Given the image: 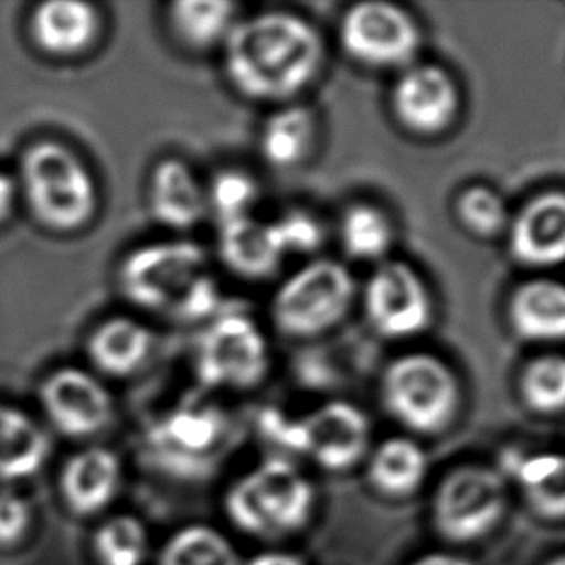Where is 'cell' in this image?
<instances>
[{
  "label": "cell",
  "instance_id": "6da1fadb",
  "mask_svg": "<svg viewBox=\"0 0 565 565\" xmlns=\"http://www.w3.org/2000/svg\"><path fill=\"white\" fill-rule=\"evenodd\" d=\"M324 62L321 31L288 10L239 18L222 45V68L232 89L276 107L296 103L319 79Z\"/></svg>",
  "mask_w": 565,
  "mask_h": 565
},
{
  "label": "cell",
  "instance_id": "7a4b0ae2",
  "mask_svg": "<svg viewBox=\"0 0 565 565\" xmlns=\"http://www.w3.org/2000/svg\"><path fill=\"white\" fill-rule=\"evenodd\" d=\"M131 303L172 321H211L221 309V288L201 245L170 239L141 245L120 270Z\"/></svg>",
  "mask_w": 565,
  "mask_h": 565
},
{
  "label": "cell",
  "instance_id": "3957f363",
  "mask_svg": "<svg viewBox=\"0 0 565 565\" xmlns=\"http://www.w3.org/2000/svg\"><path fill=\"white\" fill-rule=\"evenodd\" d=\"M461 394L456 371L436 353H404L382 373L386 412L419 435H440L450 427L458 417Z\"/></svg>",
  "mask_w": 565,
  "mask_h": 565
},
{
  "label": "cell",
  "instance_id": "277c9868",
  "mask_svg": "<svg viewBox=\"0 0 565 565\" xmlns=\"http://www.w3.org/2000/svg\"><path fill=\"white\" fill-rule=\"evenodd\" d=\"M355 296L350 268L334 259H315L280 284L270 301V319L282 337L313 340L344 322Z\"/></svg>",
  "mask_w": 565,
  "mask_h": 565
},
{
  "label": "cell",
  "instance_id": "5b68a950",
  "mask_svg": "<svg viewBox=\"0 0 565 565\" xmlns=\"http://www.w3.org/2000/svg\"><path fill=\"white\" fill-rule=\"evenodd\" d=\"M193 367L206 388H257L270 373V345L252 317L216 315L199 337Z\"/></svg>",
  "mask_w": 565,
  "mask_h": 565
},
{
  "label": "cell",
  "instance_id": "8992f818",
  "mask_svg": "<svg viewBox=\"0 0 565 565\" xmlns=\"http://www.w3.org/2000/svg\"><path fill=\"white\" fill-rule=\"evenodd\" d=\"M338 41L348 58L369 70H402L419 58L423 30L415 15L386 0H363L344 10Z\"/></svg>",
  "mask_w": 565,
  "mask_h": 565
},
{
  "label": "cell",
  "instance_id": "52a82bcc",
  "mask_svg": "<svg viewBox=\"0 0 565 565\" xmlns=\"http://www.w3.org/2000/svg\"><path fill=\"white\" fill-rule=\"evenodd\" d=\"M23 185L39 221L56 230H74L89 221L97 191L89 172L56 143H41L23 159Z\"/></svg>",
  "mask_w": 565,
  "mask_h": 565
},
{
  "label": "cell",
  "instance_id": "ba28073f",
  "mask_svg": "<svg viewBox=\"0 0 565 565\" xmlns=\"http://www.w3.org/2000/svg\"><path fill=\"white\" fill-rule=\"evenodd\" d=\"M363 311L386 340H412L435 319V298L419 270L399 259L379 263L363 286Z\"/></svg>",
  "mask_w": 565,
  "mask_h": 565
},
{
  "label": "cell",
  "instance_id": "9c48e42d",
  "mask_svg": "<svg viewBox=\"0 0 565 565\" xmlns=\"http://www.w3.org/2000/svg\"><path fill=\"white\" fill-rule=\"evenodd\" d=\"M504 510L500 475L487 467H459L436 490V531L450 543H471L497 527Z\"/></svg>",
  "mask_w": 565,
  "mask_h": 565
},
{
  "label": "cell",
  "instance_id": "30bf717a",
  "mask_svg": "<svg viewBox=\"0 0 565 565\" xmlns=\"http://www.w3.org/2000/svg\"><path fill=\"white\" fill-rule=\"evenodd\" d=\"M390 113L415 138H438L458 120L461 92L456 77L435 62H413L390 89Z\"/></svg>",
  "mask_w": 565,
  "mask_h": 565
},
{
  "label": "cell",
  "instance_id": "8fae6325",
  "mask_svg": "<svg viewBox=\"0 0 565 565\" xmlns=\"http://www.w3.org/2000/svg\"><path fill=\"white\" fill-rule=\"evenodd\" d=\"M508 253L520 267L552 268L565 257V198L559 190L541 191L510 216Z\"/></svg>",
  "mask_w": 565,
  "mask_h": 565
},
{
  "label": "cell",
  "instance_id": "7c38bea8",
  "mask_svg": "<svg viewBox=\"0 0 565 565\" xmlns=\"http://www.w3.org/2000/svg\"><path fill=\"white\" fill-rule=\"evenodd\" d=\"M303 451L329 471L355 466L369 448V419L358 405L329 402L299 419Z\"/></svg>",
  "mask_w": 565,
  "mask_h": 565
},
{
  "label": "cell",
  "instance_id": "4fadbf2b",
  "mask_svg": "<svg viewBox=\"0 0 565 565\" xmlns=\"http://www.w3.org/2000/svg\"><path fill=\"white\" fill-rule=\"evenodd\" d=\"M49 419L62 435H95L113 419V399L107 390L79 369H62L41 390Z\"/></svg>",
  "mask_w": 565,
  "mask_h": 565
},
{
  "label": "cell",
  "instance_id": "5bb4252c",
  "mask_svg": "<svg viewBox=\"0 0 565 565\" xmlns=\"http://www.w3.org/2000/svg\"><path fill=\"white\" fill-rule=\"evenodd\" d=\"M216 252L232 275L253 282L275 276L286 259L273 222L253 214L221 224Z\"/></svg>",
  "mask_w": 565,
  "mask_h": 565
},
{
  "label": "cell",
  "instance_id": "9a60e30c",
  "mask_svg": "<svg viewBox=\"0 0 565 565\" xmlns=\"http://www.w3.org/2000/svg\"><path fill=\"white\" fill-rule=\"evenodd\" d=\"M505 319L523 342L552 344L565 337V290L552 278H533L513 288Z\"/></svg>",
  "mask_w": 565,
  "mask_h": 565
},
{
  "label": "cell",
  "instance_id": "2e32d148",
  "mask_svg": "<svg viewBox=\"0 0 565 565\" xmlns=\"http://www.w3.org/2000/svg\"><path fill=\"white\" fill-rule=\"evenodd\" d=\"M255 497L270 531L303 527L313 508V489L286 459H267L252 475Z\"/></svg>",
  "mask_w": 565,
  "mask_h": 565
},
{
  "label": "cell",
  "instance_id": "e0dca14e",
  "mask_svg": "<svg viewBox=\"0 0 565 565\" xmlns=\"http://www.w3.org/2000/svg\"><path fill=\"white\" fill-rule=\"evenodd\" d=\"M149 206L154 221L177 232L195 228L209 213L205 184L188 162L164 159L154 167L149 185Z\"/></svg>",
  "mask_w": 565,
  "mask_h": 565
},
{
  "label": "cell",
  "instance_id": "ac0fdd59",
  "mask_svg": "<svg viewBox=\"0 0 565 565\" xmlns=\"http://www.w3.org/2000/svg\"><path fill=\"white\" fill-rule=\"evenodd\" d=\"M319 141V120L311 107L288 103L273 110L259 131L263 161L275 169H296L313 154Z\"/></svg>",
  "mask_w": 565,
  "mask_h": 565
},
{
  "label": "cell",
  "instance_id": "d6986e66",
  "mask_svg": "<svg viewBox=\"0 0 565 565\" xmlns=\"http://www.w3.org/2000/svg\"><path fill=\"white\" fill-rule=\"evenodd\" d=\"M239 7L230 0H177L167 22L178 45L193 54L211 53L224 45L239 20Z\"/></svg>",
  "mask_w": 565,
  "mask_h": 565
},
{
  "label": "cell",
  "instance_id": "ffe728a7",
  "mask_svg": "<svg viewBox=\"0 0 565 565\" xmlns=\"http://www.w3.org/2000/svg\"><path fill=\"white\" fill-rule=\"evenodd\" d=\"M120 463L110 450L92 448L66 461L61 487L64 500L77 515L99 512L115 497Z\"/></svg>",
  "mask_w": 565,
  "mask_h": 565
},
{
  "label": "cell",
  "instance_id": "44dd1931",
  "mask_svg": "<svg viewBox=\"0 0 565 565\" xmlns=\"http://www.w3.org/2000/svg\"><path fill=\"white\" fill-rule=\"evenodd\" d=\"M338 237L348 259L379 265L388 259L390 249L396 242V226L382 206L371 201H358L345 206L340 216Z\"/></svg>",
  "mask_w": 565,
  "mask_h": 565
},
{
  "label": "cell",
  "instance_id": "7402d4cb",
  "mask_svg": "<svg viewBox=\"0 0 565 565\" xmlns=\"http://www.w3.org/2000/svg\"><path fill=\"white\" fill-rule=\"evenodd\" d=\"M154 337L141 322L118 317L105 322L89 342L92 360L108 375L126 376L143 367L153 350Z\"/></svg>",
  "mask_w": 565,
  "mask_h": 565
},
{
  "label": "cell",
  "instance_id": "603a6c76",
  "mask_svg": "<svg viewBox=\"0 0 565 565\" xmlns=\"http://www.w3.org/2000/svg\"><path fill=\"white\" fill-rule=\"evenodd\" d=\"M95 33L97 14L84 2L53 0L41 4L33 15V35L49 53H77L92 43Z\"/></svg>",
  "mask_w": 565,
  "mask_h": 565
},
{
  "label": "cell",
  "instance_id": "cb8c5ba5",
  "mask_svg": "<svg viewBox=\"0 0 565 565\" xmlns=\"http://www.w3.org/2000/svg\"><path fill=\"white\" fill-rule=\"evenodd\" d=\"M49 456V438L25 415L0 405V481L38 473Z\"/></svg>",
  "mask_w": 565,
  "mask_h": 565
},
{
  "label": "cell",
  "instance_id": "d4e9b609",
  "mask_svg": "<svg viewBox=\"0 0 565 565\" xmlns=\"http://www.w3.org/2000/svg\"><path fill=\"white\" fill-rule=\"evenodd\" d=\"M222 419L211 407H182L151 430V444L162 456H195L221 438Z\"/></svg>",
  "mask_w": 565,
  "mask_h": 565
},
{
  "label": "cell",
  "instance_id": "484cf974",
  "mask_svg": "<svg viewBox=\"0 0 565 565\" xmlns=\"http://www.w3.org/2000/svg\"><path fill=\"white\" fill-rule=\"evenodd\" d=\"M427 473V456L409 438H388L376 448L369 477L386 497H409Z\"/></svg>",
  "mask_w": 565,
  "mask_h": 565
},
{
  "label": "cell",
  "instance_id": "4316f807",
  "mask_svg": "<svg viewBox=\"0 0 565 565\" xmlns=\"http://www.w3.org/2000/svg\"><path fill=\"white\" fill-rule=\"evenodd\" d=\"M529 504L548 520H562L565 513V463L558 454L521 458L515 463Z\"/></svg>",
  "mask_w": 565,
  "mask_h": 565
},
{
  "label": "cell",
  "instance_id": "83f0119b",
  "mask_svg": "<svg viewBox=\"0 0 565 565\" xmlns=\"http://www.w3.org/2000/svg\"><path fill=\"white\" fill-rule=\"evenodd\" d=\"M520 396L539 415H556L565 405V363L559 353H544L521 369Z\"/></svg>",
  "mask_w": 565,
  "mask_h": 565
},
{
  "label": "cell",
  "instance_id": "f1b7e54d",
  "mask_svg": "<svg viewBox=\"0 0 565 565\" xmlns=\"http://www.w3.org/2000/svg\"><path fill=\"white\" fill-rule=\"evenodd\" d=\"M454 213L461 228L479 239L505 234L512 216L505 199L487 184H471L459 191L454 201Z\"/></svg>",
  "mask_w": 565,
  "mask_h": 565
},
{
  "label": "cell",
  "instance_id": "f546056e",
  "mask_svg": "<svg viewBox=\"0 0 565 565\" xmlns=\"http://www.w3.org/2000/svg\"><path fill=\"white\" fill-rule=\"evenodd\" d=\"M159 565H239L228 539L203 525L178 531L162 548Z\"/></svg>",
  "mask_w": 565,
  "mask_h": 565
},
{
  "label": "cell",
  "instance_id": "4dcf8cb0",
  "mask_svg": "<svg viewBox=\"0 0 565 565\" xmlns=\"http://www.w3.org/2000/svg\"><path fill=\"white\" fill-rule=\"evenodd\" d=\"M206 209L221 224L252 216L259 203V182L242 169H222L205 185Z\"/></svg>",
  "mask_w": 565,
  "mask_h": 565
},
{
  "label": "cell",
  "instance_id": "1f68e13d",
  "mask_svg": "<svg viewBox=\"0 0 565 565\" xmlns=\"http://www.w3.org/2000/svg\"><path fill=\"white\" fill-rule=\"evenodd\" d=\"M95 551L103 565H141L147 554L143 523L130 515L107 521L95 535Z\"/></svg>",
  "mask_w": 565,
  "mask_h": 565
},
{
  "label": "cell",
  "instance_id": "d6a6232c",
  "mask_svg": "<svg viewBox=\"0 0 565 565\" xmlns=\"http://www.w3.org/2000/svg\"><path fill=\"white\" fill-rule=\"evenodd\" d=\"M270 222L275 226L276 236L282 245L286 257L288 255H313L324 244V226L307 209L296 206Z\"/></svg>",
  "mask_w": 565,
  "mask_h": 565
},
{
  "label": "cell",
  "instance_id": "836d02e7",
  "mask_svg": "<svg viewBox=\"0 0 565 565\" xmlns=\"http://www.w3.org/2000/svg\"><path fill=\"white\" fill-rule=\"evenodd\" d=\"M226 512L230 520L236 523V527L252 535H263L268 529L265 513L260 510L259 500L255 497L249 477H244L230 489L226 497Z\"/></svg>",
  "mask_w": 565,
  "mask_h": 565
},
{
  "label": "cell",
  "instance_id": "e575fe53",
  "mask_svg": "<svg viewBox=\"0 0 565 565\" xmlns=\"http://www.w3.org/2000/svg\"><path fill=\"white\" fill-rule=\"evenodd\" d=\"M31 510L12 492H0V546L15 544L30 527Z\"/></svg>",
  "mask_w": 565,
  "mask_h": 565
},
{
  "label": "cell",
  "instance_id": "d590c367",
  "mask_svg": "<svg viewBox=\"0 0 565 565\" xmlns=\"http://www.w3.org/2000/svg\"><path fill=\"white\" fill-rule=\"evenodd\" d=\"M260 430L275 444H280L291 451H303V435L298 420L286 419L284 415L268 412L260 419Z\"/></svg>",
  "mask_w": 565,
  "mask_h": 565
},
{
  "label": "cell",
  "instance_id": "8d00e7d4",
  "mask_svg": "<svg viewBox=\"0 0 565 565\" xmlns=\"http://www.w3.org/2000/svg\"><path fill=\"white\" fill-rule=\"evenodd\" d=\"M249 565H306L298 556L286 552H265L249 562Z\"/></svg>",
  "mask_w": 565,
  "mask_h": 565
},
{
  "label": "cell",
  "instance_id": "74e56055",
  "mask_svg": "<svg viewBox=\"0 0 565 565\" xmlns=\"http://www.w3.org/2000/svg\"><path fill=\"white\" fill-rule=\"evenodd\" d=\"M15 188L10 178L0 174V222L7 218L14 205Z\"/></svg>",
  "mask_w": 565,
  "mask_h": 565
},
{
  "label": "cell",
  "instance_id": "f35d334b",
  "mask_svg": "<svg viewBox=\"0 0 565 565\" xmlns=\"http://www.w3.org/2000/svg\"><path fill=\"white\" fill-rule=\"evenodd\" d=\"M412 565H471V562L451 554H427L423 558L415 559Z\"/></svg>",
  "mask_w": 565,
  "mask_h": 565
},
{
  "label": "cell",
  "instance_id": "ab89813d",
  "mask_svg": "<svg viewBox=\"0 0 565 565\" xmlns=\"http://www.w3.org/2000/svg\"><path fill=\"white\" fill-rule=\"evenodd\" d=\"M546 565H565L564 556H556V558L552 559V562H548Z\"/></svg>",
  "mask_w": 565,
  "mask_h": 565
}]
</instances>
